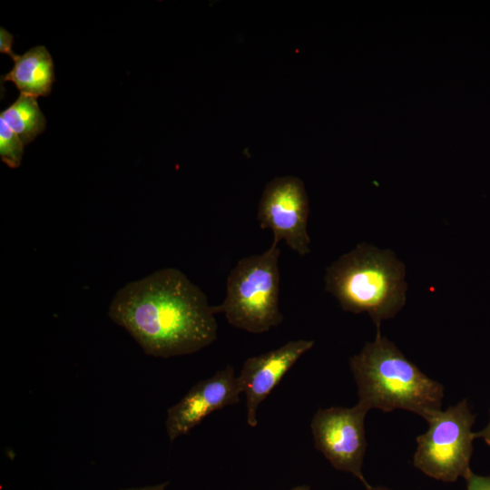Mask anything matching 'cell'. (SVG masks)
<instances>
[{"label":"cell","mask_w":490,"mask_h":490,"mask_svg":"<svg viewBox=\"0 0 490 490\" xmlns=\"http://www.w3.org/2000/svg\"><path fill=\"white\" fill-rule=\"evenodd\" d=\"M145 354L189 355L217 338L214 307L205 293L175 268L159 270L118 290L108 311Z\"/></svg>","instance_id":"obj_1"},{"label":"cell","mask_w":490,"mask_h":490,"mask_svg":"<svg viewBox=\"0 0 490 490\" xmlns=\"http://www.w3.org/2000/svg\"><path fill=\"white\" fill-rule=\"evenodd\" d=\"M377 329L375 339L349 358L358 403L369 410H407L427 421L442 410L443 385L424 374Z\"/></svg>","instance_id":"obj_2"},{"label":"cell","mask_w":490,"mask_h":490,"mask_svg":"<svg viewBox=\"0 0 490 490\" xmlns=\"http://www.w3.org/2000/svg\"><path fill=\"white\" fill-rule=\"evenodd\" d=\"M405 273L393 251L359 243L326 269L325 289L344 311L366 312L380 328L405 305Z\"/></svg>","instance_id":"obj_3"},{"label":"cell","mask_w":490,"mask_h":490,"mask_svg":"<svg viewBox=\"0 0 490 490\" xmlns=\"http://www.w3.org/2000/svg\"><path fill=\"white\" fill-rule=\"evenodd\" d=\"M278 244L273 240L262 253L240 259L228 275L225 299L214 310L232 327L258 334L283 321Z\"/></svg>","instance_id":"obj_4"},{"label":"cell","mask_w":490,"mask_h":490,"mask_svg":"<svg viewBox=\"0 0 490 490\" xmlns=\"http://www.w3.org/2000/svg\"><path fill=\"white\" fill-rule=\"evenodd\" d=\"M475 420L466 399L433 415L426 421L427 430L416 437L413 466L439 481L466 479L472 472Z\"/></svg>","instance_id":"obj_5"},{"label":"cell","mask_w":490,"mask_h":490,"mask_svg":"<svg viewBox=\"0 0 490 490\" xmlns=\"http://www.w3.org/2000/svg\"><path fill=\"white\" fill-rule=\"evenodd\" d=\"M368 411L360 403L351 407H330L318 409L310 421L316 449L335 469L350 473L365 487L369 485L362 472L367 448L365 417Z\"/></svg>","instance_id":"obj_6"},{"label":"cell","mask_w":490,"mask_h":490,"mask_svg":"<svg viewBox=\"0 0 490 490\" xmlns=\"http://www.w3.org/2000/svg\"><path fill=\"white\" fill-rule=\"evenodd\" d=\"M309 199L303 181L295 176L270 180L258 206V220L262 230H270L273 240L285 243L299 256L310 252L308 234Z\"/></svg>","instance_id":"obj_7"},{"label":"cell","mask_w":490,"mask_h":490,"mask_svg":"<svg viewBox=\"0 0 490 490\" xmlns=\"http://www.w3.org/2000/svg\"><path fill=\"white\" fill-rule=\"evenodd\" d=\"M242 393L234 368L227 366L195 384L167 411L165 427L171 442L187 435L211 413L240 402Z\"/></svg>","instance_id":"obj_8"},{"label":"cell","mask_w":490,"mask_h":490,"mask_svg":"<svg viewBox=\"0 0 490 490\" xmlns=\"http://www.w3.org/2000/svg\"><path fill=\"white\" fill-rule=\"evenodd\" d=\"M314 346V340H290L269 352L248 358L238 375L246 397L247 423L258 425L260 403L269 396L291 367Z\"/></svg>","instance_id":"obj_9"},{"label":"cell","mask_w":490,"mask_h":490,"mask_svg":"<svg viewBox=\"0 0 490 490\" xmlns=\"http://www.w3.org/2000/svg\"><path fill=\"white\" fill-rule=\"evenodd\" d=\"M13 60L14 67L3 80L14 83L21 94L35 98L50 94L54 82V64L44 46L33 47Z\"/></svg>","instance_id":"obj_10"},{"label":"cell","mask_w":490,"mask_h":490,"mask_svg":"<svg viewBox=\"0 0 490 490\" xmlns=\"http://www.w3.org/2000/svg\"><path fill=\"white\" fill-rule=\"evenodd\" d=\"M0 119L16 133L24 145L33 142L46 126V119L36 98L21 93L14 103L1 113Z\"/></svg>","instance_id":"obj_11"},{"label":"cell","mask_w":490,"mask_h":490,"mask_svg":"<svg viewBox=\"0 0 490 490\" xmlns=\"http://www.w3.org/2000/svg\"><path fill=\"white\" fill-rule=\"evenodd\" d=\"M24 144L16 133L0 119V157L11 168L20 165Z\"/></svg>","instance_id":"obj_12"},{"label":"cell","mask_w":490,"mask_h":490,"mask_svg":"<svg viewBox=\"0 0 490 490\" xmlns=\"http://www.w3.org/2000/svg\"><path fill=\"white\" fill-rule=\"evenodd\" d=\"M466 482V490H490V475H478L471 472Z\"/></svg>","instance_id":"obj_13"},{"label":"cell","mask_w":490,"mask_h":490,"mask_svg":"<svg viewBox=\"0 0 490 490\" xmlns=\"http://www.w3.org/2000/svg\"><path fill=\"white\" fill-rule=\"evenodd\" d=\"M14 37L13 35L6 31L5 28H0V52L2 54H8L12 59H14L16 54L12 50Z\"/></svg>","instance_id":"obj_14"},{"label":"cell","mask_w":490,"mask_h":490,"mask_svg":"<svg viewBox=\"0 0 490 490\" xmlns=\"http://www.w3.org/2000/svg\"><path fill=\"white\" fill-rule=\"evenodd\" d=\"M490 416V410H489ZM475 438H483L484 441L490 446V417L487 425L481 431L475 432Z\"/></svg>","instance_id":"obj_15"},{"label":"cell","mask_w":490,"mask_h":490,"mask_svg":"<svg viewBox=\"0 0 490 490\" xmlns=\"http://www.w3.org/2000/svg\"><path fill=\"white\" fill-rule=\"evenodd\" d=\"M168 485H169V482H163V483L152 485L131 487V488H125V489H121V490H165Z\"/></svg>","instance_id":"obj_16"},{"label":"cell","mask_w":490,"mask_h":490,"mask_svg":"<svg viewBox=\"0 0 490 490\" xmlns=\"http://www.w3.org/2000/svg\"><path fill=\"white\" fill-rule=\"evenodd\" d=\"M365 490H391L386 486H381V485H377V486H372V485H368L365 487Z\"/></svg>","instance_id":"obj_17"},{"label":"cell","mask_w":490,"mask_h":490,"mask_svg":"<svg viewBox=\"0 0 490 490\" xmlns=\"http://www.w3.org/2000/svg\"><path fill=\"white\" fill-rule=\"evenodd\" d=\"M289 490H310V485H299L293 486Z\"/></svg>","instance_id":"obj_18"}]
</instances>
